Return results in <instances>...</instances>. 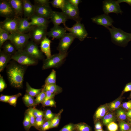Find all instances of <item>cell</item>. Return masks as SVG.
<instances>
[{"label":"cell","mask_w":131,"mask_h":131,"mask_svg":"<svg viewBox=\"0 0 131 131\" xmlns=\"http://www.w3.org/2000/svg\"><path fill=\"white\" fill-rule=\"evenodd\" d=\"M28 66L21 65L14 60L7 65V75L12 87L18 89L22 87L24 75Z\"/></svg>","instance_id":"1"},{"label":"cell","mask_w":131,"mask_h":131,"mask_svg":"<svg viewBox=\"0 0 131 131\" xmlns=\"http://www.w3.org/2000/svg\"><path fill=\"white\" fill-rule=\"evenodd\" d=\"M107 27L111 35L112 42L116 45L125 47L131 41V33L125 32L113 25Z\"/></svg>","instance_id":"2"},{"label":"cell","mask_w":131,"mask_h":131,"mask_svg":"<svg viewBox=\"0 0 131 131\" xmlns=\"http://www.w3.org/2000/svg\"><path fill=\"white\" fill-rule=\"evenodd\" d=\"M12 59L22 65L35 66L38 60L33 58L23 50H17L12 56Z\"/></svg>","instance_id":"3"},{"label":"cell","mask_w":131,"mask_h":131,"mask_svg":"<svg viewBox=\"0 0 131 131\" xmlns=\"http://www.w3.org/2000/svg\"><path fill=\"white\" fill-rule=\"evenodd\" d=\"M67 55V53L62 54L59 53L51 55L50 57L43 60L42 69L58 68L63 63Z\"/></svg>","instance_id":"4"},{"label":"cell","mask_w":131,"mask_h":131,"mask_svg":"<svg viewBox=\"0 0 131 131\" xmlns=\"http://www.w3.org/2000/svg\"><path fill=\"white\" fill-rule=\"evenodd\" d=\"M48 26H32L28 33L31 40L37 44H40L42 41L47 36Z\"/></svg>","instance_id":"5"},{"label":"cell","mask_w":131,"mask_h":131,"mask_svg":"<svg viewBox=\"0 0 131 131\" xmlns=\"http://www.w3.org/2000/svg\"><path fill=\"white\" fill-rule=\"evenodd\" d=\"M30 39L28 34L17 32L10 34L9 40L14 45L17 51L23 50Z\"/></svg>","instance_id":"6"},{"label":"cell","mask_w":131,"mask_h":131,"mask_svg":"<svg viewBox=\"0 0 131 131\" xmlns=\"http://www.w3.org/2000/svg\"><path fill=\"white\" fill-rule=\"evenodd\" d=\"M61 10L67 19L73 20L76 23L81 22L82 18L80 16L78 8L72 5L68 0H65L64 6Z\"/></svg>","instance_id":"7"},{"label":"cell","mask_w":131,"mask_h":131,"mask_svg":"<svg viewBox=\"0 0 131 131\" xmlns=\"http://www.w3.org/2000/svg\"><path fill=\"white\" fill-rule=\"evenodd\" d=\"M63 25L66 31H68L75 38L78 39L81 41H83L88 35L84 26L81 22L76 23L71 27H67L65 24Z\"/></svg>","instance_id":"8"},{"label":"cell","mask_w":131,"mask_h":131,"mask_svg":"<svg viewBox=\"0 0 131 131\" xmlns=\"http://www.w3.org/2000/svg\"><path fill=\"white\" fill-rule=\"evenodd\" d=\"M21 18L16 17L13 18H6L0 22V28L10 34L18 32V27Z\"/></svg>","instance_id":"9"},{"label":"cell","mask_w":131,"mask_h":131,"mask_svg":"<svg viewBox=\"0 0 131 131\" xmlns=\"http://www.w3.org/2000/svg\"><path fill=\"white\" fill-rule=\"evenodd\" d=\"M75 38L70 33H66L60 39L57 49L59 53L62 54H67V50L70 46Z\"/></svg>","instance_id":"10"},{"label":"cell","mask_w":131,"mask_h":131,"mask_svg":"<svg viewBox=\"0 0 131 131\" xmlns=\"http://www.w3.org/2000/svg\"><path fill=\"white\" fill-rule=\"evenodd\" d=\"M23 50L38 60H44L43 53L39 49L38 44L31 40L29 41Z\"/></svg>","instance_id":"11"},{"label":"cell","mask_w":131,"mask_h":131,"mask_svg":"<svg viewBox=\"0 0 131 131\" xmlns=\"http://www.w3.org/2000/svg\"><path fill=\"white\" fill-rule=\"evenodd\" d=\"M0 16L6 18L17 17L9 0H0Z\"/></svg>","instance_id":"12"},{"label":"cell","mask_w":131,"mask_h":131,"mask_svg":"<svg viewBox=\"0 0 131 131\" xmlns=\"http://www.w3.org/2000/svg\"><path fill=\"white\" fill-rule=\"evenodd\" d=\"M102 8L105 14L108 15L110 13L122 14L123 12L121 10L119 4L116 1L105 0L103 1Z\"/></svg>","instance_id":"13"},{"label":"cell","mask_w":131,"mask_h":131,"mask_svg":"<svg viewBox=\"0 0 131 131\" xmlns=\"http://www.w3.org/2000/svg\"><path fill=\"white\" fill-rule=\"evenodd\" d=\"M92 22L98 25L103 26L107 28L113 25V19L109 15L105 14L98 15L91 18Z\"/></svg>","instance_id":"14"},{"label":"cell","mask_w":131,"mask_h":131,"mask_svg":"<svg viewBox=\"0 0 131 131\" xmlns=\"http://www.w3.org/2000/svg\"><path fill=\"white\" fill-rule=\"evenodd\" d=\"M35 14L48 19H50L53 10L50 5L34 4Z\"/></svg>","instance_id":"15"},{"label":"cell","mask_w":131,"mask_h":131,"mask_svg":"<svg viewBox=\"0 0 131 131\" xmlns=\"http://www.w3.org/2000/svg\"><path fill=\"white\" fill-rule=\"evenodd\" d=\"M66 31L64 28L59 26H54L47 32V35L52 37V40L60 39L66 33Z\"/></svg>","instance_id":"16"},{"label":"cell","mask_w":131,"mask_h":131,"mask_svg":"<svg viewBox=\"0 0 131 131\" xmlns=\"http://www.w3.org/2000/svg\"><path fill=\"white\" fill-rule=\"evenodd\" d=\"M23 4V15L25 18H30L35 14L34 5L29 0H22Z\"/></svg>","instance_id":"17"},{"label":"cell","mask_w":131,"mask_h":131,"mask_svg":"<svg viewBox=\"0 0 131 131\" xmlns=\"http://www.w3.org/2000/svg\"><path fill=\"white\" fill-rule=\"evenodd\" d=\"M54 26H59L61 24H65L67 19L62 12L53 11L50 18Z\"/></svg>","instance_id":"18"},{"label":"cell","mask_w":131,"mask_h":131,"mask_svg":"<svg viewBox=\"0 0 131 131\" xmlns=\"http://www.w3.org/2000/svg\"><path fill=\"white\" fill-rule=\"evenodd\" d=\"M32 26H48L49 21L48 19L34 14L30 17Z\"/></svg>","instance_id":"19"},{"label":"cell","mask_w":131,"mask_h":131,"mask_svg":"<svg viewBox=\"0 0 131 131\" xmlns=\"http://www.w3.org/2000/svg\"><path fill=\"white\" fill-rule=\"evenodd\" d=\"M32 26L30 22L29 21L28 19L21 17L18 27V32L23 33L29 32Z\"/></svg>","instance_id":"20"},{"label":"cell","mask_w":131,"mask_h":131,"mask_svg":"<svg viewBox=\"0 0 131 131\" xmlns=\"http://www.w3.org/2000/svg\"><path fill=\"white\" fill-rule=\"evenodd\" d=\"M17 17H22L23 12L22 0H9Z\"/></svg>","instance_id":"21"},{"label":"cell","mask_w":131,"mask_h":131,"mask_svg":"<svg viewBox=\"0 0 131 131\" xmlns=\"http://www.w3.org/2000/svg\"><path fill=\"white\" fill-rule=\"evenodd\" d=\"M51 42L50 40L46 37L40 43L41 50L45 54L47 58H48L51 56L50 48Z\"/></svg>","instance_id":"22"},{"label":"cell","mask_w":131,"mask_h":131,"mask_svg":"<svg viewBox=\"0 0 131 131\" xmlns=\"http://www.w3.org/2000/svg\"><path fill=\"white\" fill-rule=\"evenodd\" d=\"M12 56L9 55L3 50H0V72H2L6 67L8 64Z\"/></svg>","instance_id":"23"},{"label":"cell","mask_w":131,"mask_h":131,"mask_svg":"<svg viewBox=\"0 0 131 131\" xmlns=\"http://www.w3.org/2000/svg\"><path fill=\"white\" fill-rule=\"evenodd\" d=\"M1 48L3 49V50L5 52L12 56L17 51L15 46L9 41L5 42Z\"/></svg>","instance_id":"24"},{"label":"cell","mask_w":131,"mask_h":131,"mask_svg":"<svg viewBox=\"0 0 131 131\" xmlns=\"http://www.w3.org/2000/svg\"><path fill=\"white\" fill-rule=\"evenodd\" d=\"M43 88L45 90H49L55 95L61 92L62 91V88L56 84L44 86Z\"/></svg>","instance_id":"25"},{"label":"cell","mask_w":131,"mask_h":131,"mask_svg":"<svg viewBox=\"0 0 131 131\" xmlns=\"http://www.w3.org/2000/svg\"><path fill=\"white\" fill-rule=\"evenodd\" d=\"M26 93L30 96L34 97H36L41 92L42 88L36 89L32 88L29 85V83L26 82Z\"/></svg>","instance_id":"26"},{"label":"cell","mask_w":131,"mask_h":131,"mask_svg":"<svg viewBox=\"0 0 131 131\" xmlns=\"http://www.w3.org/2000/svg\"><path fill=\"white\" fill-rule=\"evenodd\" d=\"M22 100L25 106L28 107L34 106L35 99L33 97L26 93L22 98Z\"/></svg>","instance_id":"27"},{"label":"cell","mask_w":131,"mask_h":131,"mask_svg":"<svg viewBox=\"0 0 131 131\" xmlns=\"http://www.w3.org/2000/svg\"><path fill=\"white\" fill-rule=\"evenodd\" d=\"M56 71L52 69L50 74L46 79L44 86L56 84Z\"/></svg>","instance_id":"28"},{"label":"cell","mask_w":131,"mask_h":131,"mask_svg":"<svg viewBox=\"0 0 131 131\" xmlns=\"http://www.w3.org/2000/svg\"><path fill=\"white\" fill-rule=\"evenodd\" d=\"M10 33L0 28V48L3 44L9 40Z\"/></svg>","instance_id":"29"},{"label":"cell","mask_w":131,"mask_h":131,"mask_svg":"<svg viewBox=\"0 0 131 131\" xmlns=\"http://www.w3.org/2000/svg\"><path fill=\"white\" fill-rule=\"evenodd\" d=\"M63 111L62 110H61L59 113L56 115L55 117L51 120L50 128L56 127L58 126L60 122L61 114Z\"/></svg>","instance_id":"30"},{"label":"cell","mask_w":131,"mask_h":131,"mask_svg":"<svg viewBox=\"0 0 131 131\" xmlns=\"http://www.w3.org/2000/svg\"><path fill=\"white\" fill-rule=\"evenodd\" d=\"M106 108L105 106H102L99 108L96 111L95 116L96 118L99 119L103 117L106 112Z\"/></svg>","instance_id":"31"},{"label":"cell","mask_w":131,"mask_h":131,"mask_svg":"<svg viewBox=\"0 0 131 131\" xmlns=\"http://www.w3.org/2000/svg\"><path fill=\"white\" fill-rule=\"evenodd\" d=\"M46 96L45 90L43 88L41 92L36 97L35 99V105L42 103L44 101Z\"/></svg>","instance_id":"32"},{"label":"cell","mask_w":131,"mask_h":131,"mask_svg":"<svg viewBox=\"0 0 131 131\" xmlns=\"http://www.w3.org/2000/svg\"><path fill=\"white\" fill-rule=\"evenodd\" d=\"M23 124L25 130L26 131H30V129L32 126L29 117L26 113L25 114Z\"/></svg>","instance_id":"33"},{"label":"cell","mask_w":131,"mask_h":131,"mask_svg":"<svg viewBox=\"0 0 131 131\" xmlns=\"http://www.w3.org/2000/svg\"><path fill=\"white\" fill-rule=\"evenodd\" d=\"M65 1V0H53L50 3L53 7L61 10L64 6Z\"/></svg>","instance_id":"34"},{"label":"cell","mask_w":131,"mask_h":131,"mask_svg":"<svg viewBox=\"0 0 131 131\" xmlns=\"http://www.w3.org/2000/svg\"><path fill=\"white\" fill-rule=\"evenodd\" d=\"M33 108H30L26 110L25 113L28 115L32 126L35 127V118L33 114Z\"/></svg>","instance_id":"35"},{"label":"cell","mask_w":131,"mask_h":131,"mask_svg":"<svg viewBox=\"0 0 131 131\" xmlns=\"http://www.w3.org/2000/svg\"><path fill=\"white\" fill-rule=\"evenodd\" d=\"M76 130L77 131H90V128L87 124L80 123L76 124Z\"/></svg>","instance_id":"36"},{"label":"cell","mask_w":131,"mask_h":131,"mask_svg":"<svg viewBox=\"0 0 131 131\" xmlns=\"http://www.w3.org/2000/svg\"><path fill=\"white\" fill-rule=\"evenodd\" d=\"M22 94L20 93H19L16 94L12 95L8 103L10 105L15 107L16 106L17 101L18 98Z\"/></svg>","instance_id":"37"},{"label":"cell","mask_w":131,"mask_h":131,"mask_svg":"<svg viewBox=\"0 0 131 131\" xmlns=\"http://www.w3.org/2000/svg\"><path fill=\"white\" fill-rule=\"evenodd\" d=\"M113 115L111 114H108L105 115L103 117V122L105 125H107L110 123L113 122L114 119Z\"/></svg>","instance_id":"38"},{"label":"cell","mask_w":131,"mask_h":131,"mask_svg":"<svg viewBox=\"0 0 131 131\" xmlns=\"http://www.w3.org/2000/svg\"><path fill=\"white\" fill-rule=\"evenodd\" d=\"M55 115L50 109H48L44 114V118L46 121L51 120L55 117Z\"/></svg>","instance_id":"39"},{"label":"cell","mask_w":131,"mask_h":131,"mask_svg":"<svg viewBox=\"0 0 131 131\" xmlns=\"http://www.w3.org/2000/svg\"><path fill=\"white\" fill-rule=\"evenodd\" d=\"M75 130L76 124L70 123L65 126L59 131H74Z\"/></svg>","instance_id":"40"},{"label":"cell","mask_w":131,"mask_h":131,"mask_svg":"<svg viewBox=\"0 0 131 131\" xmlns=\"http://www.w3.org/2000/svg\"><path fill=\"white\" fill-rule=\"evenodd\" d=\"M44 118H35V128L39 130V129L42 126L45 122Z\"/></svg>","instance_id":"41"},{"label":"cell","mask_w":131,"mask_h":131,"mask_svg":"<svg viewBox=\"0 0 131 131\" xmlns=\"http://www.w3.org/2000/svg\"><path fill=\"white\" fill-rule=\"evenodd\" d=\"M119 125L120 131H127L130 128L129 125L124 121H122L120 122Z\"/></svg>","instance_id":"42"},{"label":"cell","mask_w":131,"mask_h":131,"mask_svg":"<svg viewBox=\"0 0 131 131\" xmlns=\"http://www.w3.org/2000/svg\"><path fill=\"white\" fill-rule=\"evenodd\" d=\"M51 120L45 122L42 126L39 129L40 131H46L50 128Z\"/></svg>","instance_id":"43"},{"label":"cell","mask_w":131,"mask_h":131,"mask_svg":"<svg viewBox=\"0 0 131 131\" xmlns=\"http://www.w3.org/2000/svg\"><path fill=\"white\" fill-rule=\"evenodd\" d=\"M117 115L118 118L120 120H124L126 119V113L122 109H120L117 111Z\"/></svg>","instance_id":"44"},{"label":"cell","mask_w":131,"mask_h":131,"mask_svg":"<svg viewBox=\"0 0 131 131\" xmlns=\"http://www.w3.org/2000/svg\"><path fill=\"white\" fill-rule=\"evenodd\" d=\"M42 104L44 106L56 107V102L53 99L44 101Z\"/></svg>","instance_id":"45"},{"label":"cell","mask_w":131,"mask_h":131,"mask_svg":"<svg viewBox=\"0 0 131 131\" xmlns=\"http://www.w3.org/2000/svg\"><path fill=\"white\" fill-rule=\"evenodd\" d=\"M107 128L109 131H117L118 126L116 123L113 121L107 125Z\"/></svg>","instance_id":"46"},{"label":"cell","mask_w":131,"mask_h":131,"mask_svg":"<svg viewBox=\"0 0 131 131\" xmlns=\"http://www.w3.org/2000/svg\"><path fill=\"white\" fill-rule=\"evenodd\" d=\"M33 114L35 118H43L44 116V113L42 111L38 109L33 107Z\"/></svg>","instance_id":"47"},{"label":"cell","mask_w":131,"mask_h":131,"mask_svg":"<svg viewBox=\"0 0 131 131\" xmlns=\"http://www.w3.org/2000/svg\"><path fill=\"white\" fill-rule=\"evenodd\" d=\"M121 102L117 100L111 103L109 105L110 108L112 110H115L118 108L120 106Z\"/></svg>","instance_id":"48"},{"label":"cell","mask_w":131,"mask_h":131,"mask_svg":"<svg viewBox=\"0 0 131 131\" xmlns=\"http://www.w3.org/2000/svg\"><path fill=\"white\" fill-rule=\"evenodd\" d=\"M6 84L3 77L0 74V92H1L7 87Z\"/></svg>","instance_id":"49"},{"label":"cell","mask_w":131,"mask_h":131,"mask_svg":"<svg viewBox=\"0 0 131 131\" xmlns=\"http://www.w3.org/2000/svg\"><path fill=\"white\" fill-rule=\"evenodd\" d=\"M34 4L40 5H50V2L48 0H34Z\"/></svg>","instance_id":"50"},{"label":"cell","mask_w":131,"mask_h":131,"mask_svg":"<svg viewBox=\"0 0 131 131\" xmlns=\"http://www.w3.org/2000/svg\"><path fill=\"white\" fill-rule=\"evenodd\" d=\"M45 91L46 93V96L44 101L53 99L55 95H56L55 94L52 93L49 90H45Z\"/></svg>","instance_id":"51"},{"label":"cell","mask_w":131,"mask_h":131,"mask_svg":"<svg viewBox=\"0 0 131 131\" xmlns=\"http://www.w3.org/2000/svg\"><path fill=\"white\" fill-rule=\"evenodd\" d=\"M12 96V95H7L1 94L0 97V101L3 102L8 103Z\"/></svg>","instance_id":"52"},{"label":"cell","mask_w":131,"mask_h":131,"mask_svg":"<svg viewBox=\"0 0 131 131\" xmlns=\"http://www.w3.org/2000/svg\"><path fill=\"white\" fill-rule=\"evenodd\" d=\"M69 2L71 4L75 7L78 8L79 4L82 2L81 0H68Z\"/></svg>","instance_id":"53"},{"label":"cell","mask_w":131,"mask_h":131,"mask_svg":"<svg viewBox=\"0 0 131 131\" xmlns=\"http://www.w3.org/2000/svg\"><path fill=\"white\" fill-rule=\"evenodd\" d=\"M131 91V82L127 84L123 90V93Z\"/></svg>","instance_id":"54"},{"label":"cell","mask_w":131,"mask_h":131,"mask_svg":"<svg viewBox=\"0 0 131 131\" xmlns=\"http://www.w3.org/2000/svg\"><path fill=\"white\" fill-rule=\"evenodd\" d=\"M116 1L119 4L122 2H125L131 6V0H118Z\"/></svg>","instance_id":"55"},{"label":"cell","mask_w":131,"mask_h":131,"mask_svg":"<svg viewBox=\"0 0 131 131\" xmlns=\"http://www.w3.org/2000/svg\"><path fill=\"white\" fill-rule=\"evenodd\" d=\"M95 128L96 130L102 129L101 124L99 122L97 123L95 125Z\"/></svg>","instance_id":"56"},{"label":"cell","mask_w":131,"mask_h":131,"mask_svg":"<svg viewBox=\"0 0 131 131\" xmlns=\"http://www.w3.org/2000/svg\"><path fill=\"white\" fill-rule=\"evenodd\" d=\"M130 105H131V101H129L123 103L122 104V106L125 108L126 107Z\"/></svg>","instance_id":"57"},{"label":"cell","mask_w":131,"mask_h":131,"mask_svg":"<svg viewBox=\"0 0 131 131\" xmlns=\"http://www.w3.org/2000/svg\"><path fill=\"white\" fill-rule=\"evenodd\" d=\"M127 116L129 118H131V109L129 110L126 113Z\"/></svg>","instance_id":"58"},{"label":"cell","mask_w":131,"mask_h":131,"mask_svg":"<svg viewBox=\"0 0 131 131\" xmlns=\"http://www.w3.org/2000/svg\"><path fill=\"white\" fill-rule=\"evenodd\" d=\"M96 131H103L102 129L101 130H96Z\"/></svg>","instance_id":"59"},{"label":"cell","mask_w":131,"mask_h":131,"mask_svg":"<svg viewBox=\"0 0 131 131\" xmlns=\"http://www.w3.org/2000/svg\"><path fill=\"white\" fill-rule=\"evenodd\" d=\"M127 131H131V129L130 130H128Z\"/></svg>","instance_id":"60"},{"label":"cell","mask_w":131,"mask_h":131,"mask_svg":"<svg viewBox=\"0 0 131 131\" xmlns=\"http://www.w3.org/2000/svg\"><path fill=\"white\" fill-rule=\"evenodd\" d=\"M130 122H131V119H130Z\"/></svg>","instance_id":"61"},{"label":"cell","mask_w":131,"mask_h":131,"mask_svg":"<svg viewBox=\"0 0 131 131\" xmlns=\"http://www.w3.org/2000/svg\"></svg>","instance_id":"62"}]
</instances>
